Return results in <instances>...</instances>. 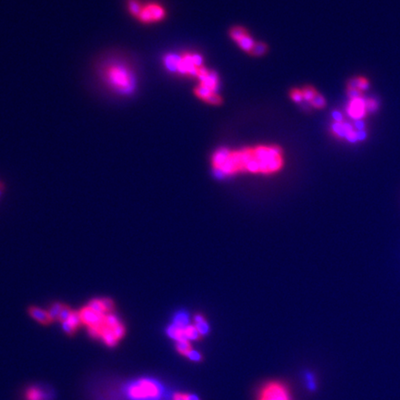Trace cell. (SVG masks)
Wrapping results in <instances>:
<instances>
[{"label": "cell", "instance_id": "cell-4", "mask_svg": "<svg viewBox=\"0 0 400 400\" xmlns=\"http://www.w3.org/2000/svg\"><path fill=\"white\" fill-rule=\"evenodd\" d=\"M163 394L159 383L151 379H141L130 384L127 388L128 396L133 400H156Z\"/></svg>", "mask_w": 400, "mask_h": 400}, {"label": "cell", "instance_id": "cell-3", "mask_svg": "<svg viewBox=\"0 0 400 400\" xmlns=\"http://www.w3.org/2000/svg\"><path fill=\"white\" fill-rule=\"evenodd\" d=\"M164 68L172 73L180 75L196 77L199 70L203 67V58L197 53L186 52L184 54L168 53L163 58Z\"/></svg>", "mask_w": 400, "mask_h": 400}, {"label": "cell", "instance_id": "cell-24", "mask_svg": "<svg viewBox=\"0 0 400 400\" xmlns=\"http://www.w3.org/2000/svg\"><path fill=\"white\" fill-rule=\"evenodd\" d=\"M71 313H72V310L70 309V307H67V306H64L63 305V307H62L60 313L58 315V321L61 322V324H62V323H65V322H67L68 319L70 318V314Z\"/></svg>", "mask_w": 400, "mask_h": 400}, {"label": "cell", "instance_id": "cell-30", "mask_svg": "<svg viewBox=\"0 0 400 400\" xmlns=\"http://www.w3.org/2000/svg\"><path fill=\"white\" fill-rule=\"evenodd\" d=\"M174 400H185L184 394H176L174 395Z\"/></svg>", "mask_w": 400, "mask_h": 400}, {"label": "cell", "instance_id": "cell-1", "mask_svg": "<svg viewBox=\"0 0 400 400\" xmlns=\"http://www.w3.org/2000/svg\"><path fill=\"white\" fill-rule=\"evenodd\" d=\"M284 151L277 145H258L241 149L221 147L210 158L212 172L219 178L239 174L272 176L284 169Z\"/></svg>", "mask_w": 400, "mask_h": 400}, {"label": "cell", "instance_id": "cell-22", "mask_svg": "<svg viewBox=\"0 0 400 400\" xmlns=\"http://www.w3.org/2000/svg\"><path fill=\"white\" fill-rule=\"evenodd\" d=\"M62 307H63V305L62 304H58V303H56V304H54V305L51 306L50 309L48 310V313L50 315L52 321L58 319V315L60 313Z\"/></svg>", "mask_w": 400, "mask_h": 400}, {"label": "cell", "instance_id": "cell-26", "mask_svg": "<svg viewBox=\"0 0 400 400\" xmlns=\"http://www.w3.org/2000/svg\"><path fill=\"white\" fill-rule=\"evenodd\" d=\"M362 95H363V92H361L359 89L348 88V96L350 99L362 98Z\"/></svg>", "mask_w": 400, "mask_h": 400}, {"label": "cell", "instance_id": "cell-15", "mask_svg": "<svg viewBox=\"0 0 400 400\" xmlns=\"http://www.w3.org/2000/svg\"><path fill=\"white\" fill-rule=\"evenodd\" d=\"M195 322H196L195 325H197V327L198 328L199 332L201 333V335H205V334H207L209 332V325L207 324L206 319H205L202 315H200V314L197 315L195 317Z\"/></svg>", "mask_w": 400, "mask_h": 400}, {"label": "cell", "instance_id": "cell-23", "mask_svg": "<svg viewBox=\"0 0 400 400\" xmlns=\"http://www.w3.org/2000/svg\"><path fill=\"white\" fill-rule=\"evenodd\" d=\"M290 98L295 103H301L304 101V97H303V92L302 89H298V88H295L290 91Z\"/></svg>", "mask_w": 400, "mask_h": 400}, {"label": "cell", "instance_id": "cell-25", "mask_svg": "<svg viewBox=\"0 0 400 400\" xmlns=\"http://www.w3.org/2000/svg\"><path fill=\"white\" fill-rule=\"evenodd\" d=\"M366 110L368 112H374L378 109V102L376 99H365Z\"/></svg>", "mask_w": 400, "mask_h": 400}, {"label": "cell", "instance_id": "cell-7", "mask_svg": "<svg viewBox=\"0 0 400 400\" xmlns=\"http://www.w3.org/2000/svg\"><path fill=\"white\" fill-rule=\"evenodd\" d=\"M81 317L82 324L87 325L88 329L91 328H98L104 322L105 316L103 314L98 313L93 310L91 307H84L79 312Z\"/></svg>", "mask_w": 400, "mask_h": 400}, {"label": "cell", "instance_id": "cell-21", "mask_svg": "<svg viewBox=\"0 0 400 400\" xmlns=\"http://www.w3.org/2000/svg\"><path fill=\"white\" fill-rule=\"evenodd\" d=\"M310 105L315 108V109H324L325 107V105H326V100H325V98L322 96V95H319L318 94L315 98H314L311 101H310Z\"/></svg>", "mask_w": 400, "mask_h": 400}, {"label": "cell", "instance_id": "cell-8", "mask_svg": "<svg viewBox=\"0 0 400 400\" xmlns=\"http://www.w3.org/2000/svg\"><path fill=\"white\" fill-rule=\"evenodd\" d=\"M348 116L357 121L362 120L367 116V110H366L365 99L363 98L350 99L348 107H347Z\"/></svg>", "mask_w": 400, "mask_h": 400}, {"label": "cell", "instance_id": "cell-11", "mask_svg": "<svg viewBox=\"0 0 400 400\" xmlns=\"http://www.w3.org/2000/svg\"><path fill=\"white\" fill-rule=\"evenodd\" d=\"M144 2L142 0H125V7L127 13L134 21L139 16Z\"/></svg>", "mask_w": 400, "mask_h": 400}, {"label": "cell", "instance_id": "cell-9", "mask_svg": "<svg viewBox=\"0 0 400 400\" xmlns=\"http://www.w3.org/2000/svg\"><path fill=\"white\" fill-rule=\"evenodd\" d=\"M29 313L34 319L39 322L42 325H47L51 324L53 321L48 313V311H46L39 307H30Z\"/></svg>", "mask_w": 400, "mask_h": 400}, {"label": "cell", "instance_id": "cell-19", "mask_svg": "<svg viewBox=\"0 0 400 400\" xmlns=\"http://www.w3.org/2000/svg\"><path fill=\"white\" fill-rule=\"evenodd\" d=\"M302 92H303V97H304V101L306 102H309L318 95V92L315 90V88L312 87H305L302 88Z\"/></svg>", "mask_w": 400, "mask_h": 400}, {"label": "cell", "instance_id": "cell-28", "mask_svg": "<svg viewBox=\"0 0 400 400\" xmlns=\"http://www.w3.org/2000/svg\"><path fill=\"white\" fill-rule=\"evenodd\" d=\"M103 302H104V306L106 307L107 312L111 311L112 308H113V303H112V301L109 298H105V299H103Z\"/></svg>", "mask_w": 400, "mask_h": 400}, {"label": "cell", "instance_id": "cell-10", "mask_svg": "<svg viewBox=\"0 0 400 400\" xmlns=\"http://www.w3.org/2000/svg\"><path fill=\"white\" fill-rule=\"evenodd\" d=\"M81 325L82 321L80 314L79 312L72 311V313L70 314V318L68 319V321L62 323V327L67 334L70 335V334H73L76 329Z\"/></svg>", "mask_w": 400, "mask_h": 400}, {"label": "cell", "instance_id": "cell-5", "mask_svg": "<svg viewBox=\"0 0 400 400\" xmlns=\"http://www.w3.org/2000/svg\"><path fill=\"white\" fill-rule=\"evenodd\" d=\"M167 17V11L165 7L156 1L144 2L139 16L136 22L143 25L162 23Z\"/></svg>", "mask_w": 400, "mask_h": 400}, {"label": "cell", "instance_id": "cell-14", "mask_svg": "<svg viewBox=\"0 0 400 400\" xmlns=\"http://www.w3.org/2000/svg\"><path fill=\"white\" fill-rule=\"evenodd\" d=\"M370 86L369 81L366 79L365 77H355L350 79L348 83V88H356L359 89L361 92H363Z\"/></svg>", "mask_w": 400, "mask_h": 400}, {"label": "cell", "instance_id": "cell-18", "mask_svg": "<svg viewBox=\"0 0 400 400\" xmlns=\"http://www.w3.org/2000/svg\"><path fill=\"white\" fill-rule=\"evenodd\" d=\"M229 34H230V37L236 43L242 36H244L246 34H248V31H247V29H245L244 27H241V26H235V27H232V29L230 30Z\"/></svg>", "mask_w": 400, "mask_h": 400}, {"label": "cell", "instance_id": "cell-20", "mask_svg": "<svg viewBox=\"0 0 400 400\" xmlns=\"http://www.w3.org/2000/svg\"><path fill=\"white\" fill-rule=\"evenodd\" d=\"M176 348L177 350L180 352L182 355L186 356L187 354L189 353L192 350L191 344L188 340H183V341H178L177 345H176Z\"/></svg>", "mask_w": 400, "mask_h": 400}, {"label": "cell", "instance_id": "cell-13", "mask_svg": "<svg viewBox=\"0 0 400 400\" xmlns=\"http://www.w3.org/2000/svg\"><path fill=\"white\" fill-rule=\"evenodd\" d=\"M255 43V41L251 37V35H250L249 33L246 34L244 36H242V37L236 42L238 47H240L243 51L247 53H250V51L252 50V48L254 47Z\"/></svg>", "mask_w": 400, "mask_h": 400}, {"label": "cell", "instance_id": "cell-17", "mask_svg": "<svg viewBox=\"0 0 400 400\" xmlns=\"http://www.w3.org/2000/svg\"><path fill=\"white\" fill-rule=\"evenodd\" d=\"M88 307H91L93 310L97 311L98 313L103 314V315H106V314L108 313L104 306L103 299H94V300L89 303Z\"/></svg>", "mask_w": 400, "mask_h": 400}, {"label": "cell", "instance_id": "cell-6", "mask_svg": "<svg viewBox=\"0 0 400 400\" xmlns=\"http://www.w3.org/2000/svg\"><path fill=\"white\" fill-rule=\"evenodd\" d=\"M259 400H290L289 393L282 383H270L261 390Z\"/></svg>", "mask_w": 400, "mask_h": 400}, {"label": "cell", "instance_id": "cell-12", "mask_svg": "<svg viewBox=\"0 0 400 400\" xmlns=\"http://www.w3.org/2000/svg\"><path fill=\"white\" fill-rule=\"evenodd\" d=\"M26 400H47V393L37 386H32L27 389L25 394Z\"/></svg>", "mask_w": 400, "mask_h": 400}, {"label": "cell", "instance_id": "cell-2", "mask_svg": "<svg viewBox=\"0 0 400 400\" xmlns=\"http://www.w3.org/2000/svg\"><path fill=\"white\" fill-rule=\"evenodd\" d=\"M97 72L103 87L114 96L126 99L133 97L137 91V73L125 58H105L99 64Z\"/></svg>", "mask_w": 400, "mask_h": 400}, {"label": "cell", "instance_id": "cell-16", "mask_svg": "<svg viewBox=\"0 0 400 400\" xmlns=\"http://www.w3.org/2000/svg\"><path fill=\"white\" fill-rule=\"evenodd\" d=\"M268 50V47L266 44L262 43V42H256L254 47L252 48V50L250 51V55L255 56V57H261L262 55H264Z\"/></svg>", "mask_w": 400, "mask_h": 400}, {"label": "cell", "instance_id": "cell-27", "mask_svg": "<svg viewBox=\"0 0 400 400\" xmlns=\"http://www.w3.org/2000/svg\"><path fill=\"white\" fill-rule=\"evenodd\" d=\"M186 357L189 358V359L193 360V361H199V360H201V355L198 353V352H197V351L193 350V349H192L189 353L186 355Z\"/></svg>", "mask_w": 400, "mask_h": 400}, {"label": "cell", "instance_id": "cell-29", "mask_svg": "<svg viewBox=\"0 0 400 400\" xmlns=\"http://www.w3.org/2000/svg\"><path fill=\"white\" fill-rule=\"evenodd\" d=\"M184 398L185 400H199L197 395H195V394H184Z\"/></svg>", "mask_w": 400, "mask_h": 400}]
</instances>
